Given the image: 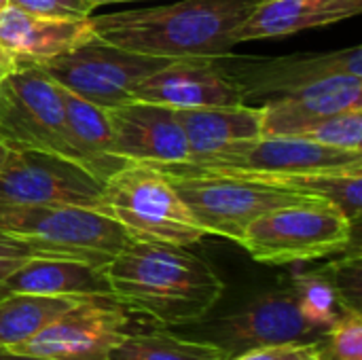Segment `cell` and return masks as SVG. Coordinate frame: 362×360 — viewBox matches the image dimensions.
Returning <instances> with one entry per match:
<instances>
[{
	"label": "cell",
	"instance_id": "obj_1",
	"mask_svg": "<svg viewBox=\"0 0 362 360\" xmlns=\"http://www.w3.org/2000/svg\"><path fill=\"white\" fill-rule=\"evenodd\" d=\"M112 299L127 312L163 327L206 318L225 293V282L185 246L129 240L104 267Z\"/></svg>",
	"mask_w": 362,
	"mask_h": 360
},
{
	"label": "cell",
	"instance_id": "obj_2",
	"mask_svg": "<svg viewBox=\"0 0 362 360\" xmlns=\"http://www.w3.org/2000/svg\"><path fill=\"white\" fill-rule=\"evenodd\" d=\"M259 0H176L91 17L93 34L115 47L153 57H223Z\"/></svg>",
	"mask_w": 362,
	"mask_h": 360
},
{
	"label": "cell",
	"instance_id": "obj_3",
	"mask_svg": "<svg viewBox=\"0 0 362 360\" xmlns=\"http://www.w3.org/2000/svg\"><path fill=\"white\" fill-rule=\"evenodd\" d=\"M102 212L115 219L132 240L187 248L208 236L170 176L142 163H127L102 182Z\"/></svg>",
	"mask_w": 362,
	"mask_h": 360
},
{
	"label": "cell",
	"instance_id": "obj_4",
	"mask_svg": "<svg viewBox=\"0 0 362 360\" xmlns=\"http://www.w3.org/2000/svg\"><path fill=\"white\" fill-rule=\"evenodd\" d=\"M0 233L45 257L106 267L132 240L108 214L83 206H0Z\"/></svg>",
	"mask_w": 362,
	"mask_h": 360
},
{
	"label": "cell",
	"instance_id": "obj_5",
	"mask_svg": "<svg viewBox=\"0 0 362 360\" xmlns=\"http://www.w3.org/2000/svg\"><path fill=\"white\" fill-rule=\"evenodd\" d=\"M358 225L327 202H303L257 216L240 246L259 263L291 265L335 257L358 248Z\"/></svg>",
	"mask_w": 362,
	"mask_h": 360
},
{
	"label": "cell",
	"instance_id": "obj_6",
	"mask_svg": "<svg viewBox=\"0 0 362 360\" xmlns=\"http://www.w3.org/2000/svg\"><path fill=\"white\" fill-rule=\"evenodd\" d=\"M165 174V172H163ZM174 189L208 236L240 242L261 214L303 202H320L263 180L225 174H168Z\"/></svg>",
	"mask_w": 362,
	"mask_h": 360
},
{
	"label": "cell",
	"instance_id": "obj_7",
	"mask_svg": "<svg viewBox=\"0 0 362 360\" xmlns=\"http://www.w3.org/2000/svg\"><path fill=\"white\" fill-rule=\"evenodd\" d=\"M182 329L189 337L221 348L227 360L267 346L322 342L327 335L303 318L291 286L263 293L229 314L206 316Z\"/></svg>",
	"mask_w": 362,
	"mask_h": 360
},
{
	"label": "cell",
	"instance_id": "obj_8",
	"mask_svg": "<svg viewBox=\"0 0 362 360\" xmlns=\"http://www.w3.org/2000/svg\"><path fill=\"white\" fill-rule=\"evenodd\" d=\"M344 168H362V151L331 149L297 136H259L227 144L202 159L163 166L157 170L165 174H225L248 178Z\"/></svg>",
	"mask_w": 362,
	"mask_h": 360
},
{
	"label": "cell",
	"instance_id": "obj_9",
	"mask_svg": "<svg viewBox=\"0 0 362 360\" xmlns=\"http://www.w3.org/2000/svg\"><path fill=\"white\" fill-rule=\"evenodd\" d=\"M170 62L174 59L134 53L93 36L81 47L38 66L70 93L102 108H110L129 102L140 81Z\"/></svg>",
	"mask_w": 362,
	"mask_h": 360
},
{
	"label": "cell",
	"instance_id": "obj_10",
	"mask_svg": "<svg viewBox=\"0 0 362 360\" xmlns=\"http://www.w3.org/2000/svg\"><path fill=\"white\" fill-rule=\"evenodd\" d=\"M0 89L2 140L11 149H38L76 161L66 134L62 87L40 66L19 64L0 81Z\"/></svg>",
	"mask_w": 362,
	"mask_h": 360
},
{
	"label": "cell",
	"instance_id": "obj_11",
	"mask_svg": "<svg viewBox=\"0 0 362 360\" xmlns=\"http://www.w3.org/2000/svg\"><path fill=\"white\" fill-rule=\"evenodd\" d=\"M57 204L102 212V182L68 157L38 149H11L0 170V206Z\"/></svg>",
	"mask_w": 362,
	"mask_h": 360
},
{
	"label": "cell",
	"instance_id": "obj_12",
	"mask_svg": "<svg viewBox=\"0 0 362 360\" xmlns=\"http://www.w3.org/2000/svg\"><path fill=\"white\" fill-rule=\"evenodd\" d=\"M132 333L127 310L115 299H81L28 342L11 348L51 360H112Z\"/></svg>",
	"mask_w": 362,
	"mask_h": 360
},
{
	"label": "cell",
	"instance_id": "obj_13",
	"mask_svg": "<svg viewBox=\"0 0 362 360\" xmlns=\"http://www.w3.org/2000/svg\"><path fill=\"white\" fill-rule=\"evenodd\" d=\"M221 62L240 87L244 102H263L335 74L362 76L361 47L284 57H235L229 53L223 55Z\"/></svg>",
	"mask_w": 362,
	"mask_h": 360
},
{
	"label": "cell",
	"instance_id": "obj_14",
	"mask_svg": "<svg viewBox=\"0 0 362 360\" xmlns=\"http://www.w3.org/2000/svg\"><path fill=\"white\" fill-rule=\"evenodd\" d=\"M110 123V153L127 163L153 168L176 166L191 159L176 108L129 100L106 108Z\"/></svg>",
	"mask_w": 362,
	"mask_h": 360
},
{
	"label": "cell",
	"instance_id": "obj_15",
	"mask_svg": "<svg viewBox=\"0 0 362 360\" xmlns=\"http://www.w3.org/2000/svg\"><path fill=\"white\" fill-rule=\"evenodd\" d=\"M132 100L155 102L178 110L240 104L244 95L227 74L221 57H185L170 62L140 81Z\"/></svg>",
	"mask_w": 362,
	"mask_h": 360
},
{
	"label": "cell",
	"instance_id": "obj_16",
	"mask_svg": "<svg viewBox=\"0 0 362 360\" xmlns=\"http://www.w3.org/2000/svg\"><path fill=\"white\" fill-rule=\"evenodd\" d=\"M263 104L261 136H297L308 125L352 108H362V76L335 74L274 95Z\"/></svg>",
	"mask_w": 362,
	"mask_h": 360
},
{
	"label": "cell",
	"instance_id": "obj_17",
	"mask_svg": "<svg viewBox=\"0 0 362 360\" xmlns=\"http://www.w3.org/2000/svg\"><path fill=\"white\" fill-rule=\"evenodd\" d=\"M93 36L91 17L57 19L32 15L8 4L0 8V49L6 51L17 66H38L55 55L81 47Z\"/></svg>",
	"mask_w": 362,
	"mask_h": 360
},
{
	"label": "cell",
	"instance_id": "obj_18",
	"mask_svg": "<svg viewBox=\"0 0 362 360\" xmlns=\"http://www.w3.org/2000/svg\"><path fill=\"white\" fill-rule=\"evenodd\" d=\"M362 0H259L235 40L282 38L310 28L333 25L361 15Z\"/></svg>",
	"mask_w": 362,
	"mask_h": 360
},
{
	"label": "cell",
	"instance_id": "obj_19",
	"mask_svg": "<svg viewBox=\"0 0 362 360\" xmlns=\"http://www.w3.org/2000/svg\"><path fill=\"white\" fill-rule=\"evenodd\" d=\"M2 293L112 299L104 267L66 257H32L0 286Z\"/></svg>",
	"mask_w": 362,
	"mask_h": 360
},
{
	"label": "cell",
	"instance_id": "obj_20",
	"mask_svg": "<svg viewBox=\"0 0 362 360\" xmlns=\"http://www.w3.org/2000/svg\"><path fill=\"white\" fill-rule=\"evenodd\" d=\"M263 104L250 106L248 102L176 110L191 159H202L240 140L259 138L263 132Z\"/></svg>",
	"mask_w": 362,
	"mask_h": 360
},
{
	"label": "cell",
	"instance_id": "obj_21",
	"mask_svg": "<svg viewBox=\"0 0 362 360\" xmlns=\"http://www.w3.org/2000/svg\"><path fill=\"white\" fill-rule=\"evenodd\" d=\"M62 98H64V112H66V134L76 155V161L93 178L104 182L117 170L127 166V161L110 153L112 134H110L106 108L91 104L70 93L64 87H62Z\"/></svg>",
	"mask_w": 362,
	"mask_h": 360
},
{
	"label": "cell",
	"instance_id": "obj_22",
	"mask_svg": "<svg viewBox=\"0 0 362 360\" xmlns=\"http://www.w3.org/2000/svg\"><path fill=\"white\" fill-rule=\"evenodd\" d=\"M81 299L72 297H47V295H30V293H2L0 295V348H15Z\"/></svg>",
	"mask_w": 362,
	"mask_h": 360
},
{
	"label": "cell",
	"instance_id": "obj_23",
	"mask_svg": "<svg viewBox=\"0 0 362 360\" xmlns=\"http://www.w3.org/2000/svg\"><path fill=\"white\" fill-rule=\"evenodd\" d=\"M112 360H227L214 344L172 331H132L115 350Z\"/></svg>",
	"mask_w": 362,
	"mask_h": 360
},
{
	"label": "cell",
	"instance_id": "obj_24",
	"mask_svg": "<svg viewBox=\"0 0 362 360\" xmlns=\"http://www.w3.org/2000/svg\"><path fill=\"white\" fill-rule=\"evenodd\" d=\"M291 291L295 293V299L303 318L325 333L337 323V318L346 310H350L341 301V295L327 265L320 269L295 274L291 278Z\"/></svg>",
	"mask_w": 362,
	"mask_h": 360
},
{
	"label": "cell",
	"instance_id": "obj_25",
	"mask_svg": "<svg viewBox=\"0 0 362 360\" xmlns=\"http://www.w3.org/2000/svg\"><path fill=\"white\" fill-rule=\"evenodd\" d=\"M297 138L344 151H362V108L329 115L297 134Z\"/></svg>",
	"mask_w": 362,
	"mask_h": 360
},
{
	"label": "cell",
	"instance_id": "obj_26",
	"mask_svg": "<svg viewBox=\"0 0 362 360\" xmlns=\"http://www.w3.org/2000/svg\"><path fill=\"white\" fill-rule=\"evenodd\" d=\"M329 360H362V312L346 310L322 339Z\"/></svg>",
	"mask_w": 362,
	"mask_h": 360
},
{
	"label": "cell",
	"instance_id": "obj_27",
	"mask_svg": "<svg viewBox=\"0 0 362 360\" xmlns=\"http://www.w3.org/2000/svg\"><path fill=\"white\" fill-rule=\"evenodd\" d=\"M331 272V278L341 295V301L350 310H361L362 299V272H361V250H348L341 252V259H335L327 265Z\"/></svg>",
	"mask_w": 362,
	"mask_h": 360
},
{
	"label": "cell",
	"instance_id": "obj_28",
	"mask_svg": "<svg viewBox=\"0 0 362 360\" xmlns=\"http://www.w3.org/2000/svg\"><path fill=\"white\" fill-rule=\"evenodd\" d=\"M8 6L57 19H87L93 13V6L87 0H6Z\"/></svg>",
	"mask_w": 362,
	"mask_h": 360
},
{
	"label": "cell",
	"instance_id": "obj_29",
	"mask_svg": "<svg viewBox=\"0 0 362 360\" xmlns=\"http://www.w3.org/2000/svg\"><path fill=\"white\" fill-rule=\"evenodd\" d=\"M229 360H329L322 342L312 344H282L248 350Z\"/></svg>",
	"mask_w": 362,
	"mask_h": 360
},
{
	"label": "cell",
	"instance_id": "obj_30",
	"mask_svg": "<svg viewBox=\"0 0 362 360\" xmlns=\"http://www.w3.org/2000/svg\"><path fill=\"white\" fill-rule=\"evenodd\" d=\"M32 257H45V255H38L34 248H30L19 240L0 236V286Z\"/></svg>",
	"mask_w": 362,
	"mask_h": 360
},
{
	"label": "cell",
	"instance_id": "obj_31",
	"mask_svg": "<svg viewBox=\"0 0 362 360\" xmlns=\"http://www.w3.org/2000/svg\"><path fill=\"white\" fill-rule=\"evenodd\" d=\"M15 68H17L15 59H13L6 51H2V49H0V81H2L6 74H11Z\"/></svg>",
	"mask_w": 362,
	"mask_h": 360
},
{
	"label": "cell",
	"instance_id": "obj_32",
	"mask_svg": "<svg viewBox=\"0 0 362 360\" xmlns=\"http://www.w3.org/2000/svg\"><path fill=\"white\" fill-rule=\"evenodd\" d=\"M0 360H51V359H42V356H34V354H23V352H15V350H6V348H0Z\"/></svg>",
	"mask_w": 362,
	"mask_h": 360
},
{
	"label": "cell",
	"instance_id": "obj_33",
	"mask_svg": "<svg viewBox=\"0 0 362 360\" xmlns=\"http://www.w3.org/2000/svg\"><path fill=\"white\" fill-rule=\"evenodd\" d=\"M8 151H11V146H8V144H6L4 140H0V170H2V166L6 163Z\"/></svg>",
	"mask_w": 362,
	"mask_h": 360
},
{
	"label": "cell",
	"instance_id": "obj_34",
	"mask_svg": "<svg viewBox=\"0 0 362 360\" xmlns=\"http://www.w3.org/2000/svg\"><path fill=\"white\" fill-rule=\"evenodd\" d=\"M93 8L100 4H117V2H142V0H87Z\"/></svg>",
	"mask_w": 362,
	"mask_h": 360
},
{
	"label": "cell",
	"instance_id": "obj_35",
	"mask_svg": "<svg viewBox=\"0 0 362 360\" xmlns=\"http://www.w3.org/2000/svg\"><path fill=\"white\" fill-rule=\"evenodd\" d=\"M2 110H4V95L0 89V140H2Z\"/></svg>",
	"mask_w": 362,
	"mask_h": 360
},
{
	"label": "cell",
	"instance_id": "obj_36",
	"mask_svg": "<svg viewBox=\"0 0 362 360\" xmlns=\"http://www.w3.org/2000/svg\"><path fill=\"white\" fill-rule=\"evenodd\" d=\"M2 6H6V0H0V8H2Z\"/></svg>",
	"mask_w": 362,
	"mask_h": 360
},
{
	"label": "cell",
	"instance_id": "obj_37",
	"mask_svg": "<svg viewBox=\"0 0 362 360\" xmlns=\"http://www.w3.org/2000/svg\"><path fill=\"white\" fill-rule=\"evenodd\" d=\"M0 236H2V233H0Z\"/></svg>",
	"mask_w": 362,
	"mask_h": 360
}]
</instances>
